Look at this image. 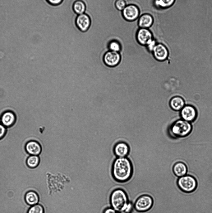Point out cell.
<instances>
[{"label":"cell","instance_id":"obj_1","mask_svg":"<svg viewBox=\"0 0 212 213\" xmlns=\"http://www.w3.org/2000/svg\"><path fill=\"white\" fill-rule=\"evenodd\" d=\"M112 174L113 178L118 182L128 180L132 174V166L130 160L127 157H117L112 164Z\"/></svg>","mask_w":212,"mask_h":213},{"label":"cell","instance_id":"obj_2","mask_svg":"<svg viewBox=\"0 0 212 213\" xmlns=\"http://www.w3.org/2000/svg\"><path fill=\"white\" fill-rule=\"evenodd\" d=\"M109 201L111 207L118 212H124L129 200L126 192L123 190L118 188L111 193Z\"/></svg>","mask_w":212,"mask_h":213},{"label":"cell","instance_id":"obj_3","mask_svg":"<svg viewBox=\"0 0 212 213\" xmlns=\"http://www.w3.org/2000/svg\"><path fill=\"white\" fill-rule=\"evenodd\" d=\"M192 129L191 123L181 119L175 120L171 125L168 132L172 137L182 138L189 135Z\"/></svg>","mask_w":212,"mask_h":213},{"label":"cell","instance_id":"obj_4","mask_svg":"<svg viewBox=\"0 0 212 213\" xmlns=\"http://www.w3.org/2000/svg\"><path fill=\"white\" fill-rule=\"evenodd\" d=\"M177 186L182 191L186 193L193 192L196 188L197 182L193 177L189 175L180 177L177 181Z\"/></svg>","mask_w":212,"mask_h":213},{"label":"cell","instance_id":"obj_5","mask_svg":"<svg viewBox=\"0 0 212 213\" xmlns=\"http://www.w3.org/2000/svg\"><path fill=\"white\" fill-rule=\"evenodd\" d=\"M153 204L154 201L151 196L143 195L138 197L134 203V208L138 212H145L152 208Z\"/></svg>","mask_w":212,"mask_h":213},{"label":"cell","instance_id":"obj_6","mask_svg":"<svg viewBox=\"0 0 212 213\" xmlns=\"http://www.w3.org/2000/svg\"><path fill=\"white\" fill-rule=\"evenodd\" d=\"M180 114L181 119L191 123L196 119L198 112L194 106L188 104L185 105L180 111Z\"/></svg>","mask_w":212,"mask_h":213},{"label":"cell","instance_id":"obj_7","mask_svg":"<svg viewBox=\"0 0 212 213\" xmlns=\"http://www.w3.org/2000/svg\"><path fill=\"white\" fill-rule=\"evenodd\" d=\"M139 14L138 8L133 4L126 6L122 11L123 17L126 20L129 21H133L136 19Z\"/></svg>","mask_w":212,"mask_h":213},{"label":"cell","instance_id":"obj_8","mask_svg":"<svg viewBox=\"0 0 212 213\" xmlns=\"http://www.w3.org/2000/svg\"><path fill=\"white\" fill-rule=\"evenodd\" d=\"M121 56L118 52L109 51L103 56V61L107 66L113 67L117 65L120 61Z\"/></svg>","mask_w":212,"mask_h":213},{"label":"cell","instance_id":"obj_9","mask_svg":"<svg viewBox=\"0 0 212 213\" xmlns=\"http://www.w3.org/2000/svg\"><path fill=\"white\" fill-rule=\"evenodd\" d=\"M136 39L140 44L147 46L153 40L151 32L148 29L140 28L136 35Z\"/></svg>","mask_w":212,"mask_h":213},{"label":"cell","instance_id":"obj_10","mask_svg":"<svg viewBox=\"0 0 212 213\" xmlns=\"http://www.w3.org/2000/svg\"><path fill=\"white\" fill-rule=\"evenodd\" d=\"M75 23L80 31L85 32L88 30L90 26V18L88 15L85 13L79 15L76 18Z\"/></svg>","mask_w":212,"mask_h":213},{"label":"cell","instance_id":"obj_11","mask_svg":"<svg viewBox=\"0 0 212 213\" xmlns=\"http://www.w3.org/2000/svg\"><path fill=\"white\" fill-rule=\"evenodd\" d=\"M152 52L154 58L158 61H164L168 56V49L165 46L161 43L156 44Z\"/></svg>","mask_w":212,"mask_h":213},{"label":"cell","instance_id":"obj_12","mask_svg":"<svg viewBox=\"0 0 212 213\" xmlns=\"http://www.w3.org/2000/svg\"><path fill=\"white\" fill-rule=\"evenodd\" d=\"M113 151L117 157H125L128 155L130 151V148L125 142H119L114 145Z\"/></svg>","mask_w":212,"mask_h":213},{"label":"cell","instance_id":"obj_13","mask_svg":"<svg viewBox=\"0 0 212 213\" xmlns=\"http://www.w3.org/2000/svg\"><path fill=\"white\" fill-rule=\"evenodd\" d=\"M26 152L30 155L38 156L42 151V147L38 142L31 140L27 143L25 145Z\"/></svg>","mask_w":212,"mask_h":213},{"label":"cell","instance_id":"obj_14","mask_svg":"<svg viewBox=\"0 0 212 213\" xmlns=\"http://www.w3.org/2000/svg\"><path fill=\"white\" fill-rule=\"evenodd\" d=\"M169 104L171 109L175 111H180L185 105L184 99L179 96L172 98L170 100Z\"/></svg>","mask_w":212,"mask_h":213},{"label":"cell","instance_id":"obj_15","mask_svg":"<svg viewBox=\"0 0 212 213\" xmlns=\"http://www.w3.org/2000/svg\"><path fill=\"white\" fill-rule=\"evenodd\" d=\"M153 21V18L151 15L144 14L140 17L138 25L140 28L148 29L152 25Z\"/></svg>","mask_w":212,"mask_h":213},{"label":"cell","instance_id":"obj_16","mask_svg":"<svg viewBox=\"0 0 212 213\" xmlns=\"http://www.w3.org/2000/svg\"><path fill=\"white\" fill-rule=\"evenodd\" d=\"M173 171L175 176L180 177L185 175L187 172V167L184 163L178 162L173 165Z\"/></svg>","mask_w":212,"mask_h":213},{"label":"cell","instance_id":"obj_17","mask_svg":"<svg viewBox=\"0 0 212 213\" xmlns=\"http://www.w3.org/2000/svg\"><path fill=\"white\" fill-rule=\"evenodd\" d=\"M15 118V115L13 113L10 111H7L2 114L1 120L3 125L9 127L14 123Z\"/></svg>","mask_w":212,"mask_h":213},{"label":"cell","instance_id":"obj_18","mask_svg":"<svg viewBox=\"0 0 212 213\" xmlns=\"http://www.w3.org/2000/svg\"><path fill=\"white\" fill-rule=\"evenodd\" d=\"M25 201L28 205L33 206L36 205L39 202V196L37 192L34 191L27 192L25 196Z\"/></svg>","mask_w":212,"mask_h":213},{"label":"cell","instance_id":"obj_19","mask_svg":"<svg viewBox=\"0 0 212 213\" xmlns=\"http://www.w3.org/2000/svg\"><path fill=\"white\" fill-rule=\"evenodd\" d=\"M72 8L74 12L76 14L80 15L85 12L86 8L85 2L82 0H76L74 2Z\"/></svg>","mask_w":212,"mask_h":213},{"label":"cell","instance_id":"obj_20","mask_svg":"<svg viewBox=\"0 0 212 213\" xmlns=\"http://www.w3.org/2000/svg\"><path fill=\"white\" fill-rule=\"evenodd\" d=\"M40 159L39 156L30 155L27 159L26 163L29 167L34 168L39 165Z\"/></svg>","mask_w":212,"mask_h":213},{"label":"cell","instance_id":"obj_21","mask_svg":"<svg viewBox=\"0 0 212 213\" xmlns=\"http://www.w3.org/2000/svg\"><path fill=\"white\" fill-rule=\"evenodd\" d=\"M175 1L174 0H155L154 1V4L157 7L164 9L170 7Z\"/></svg>","mask_w":212,"mask_h":213},{"label":"cell","instance_id":"obj_22","mask_svg":"<svg viewBox=\"0 0 212 213\" xmlns=\"http://www.w3.org/2000/svg\"><path fill=\"white\" fill-rule=\"evenodd\" d=\"M108 47L110 51L118 52L121 48L120 43L116 41H111L109 43Z\"/></svg>","mask_w":212,"mask_h":213},{"label":"cell","instance_id":"obj_23","mask_svg":"<svg viewBox=\"0 0 212 213\" xmlns=\"http://www.w3.org/2000/svg\"><path fill=\"white\" fill-rule=\"evenodd\" d=\"M27 213H44L43 206L40 204L32 206L29 209Z\"/></svg>","mask_w":212,"mask_h":213},{"label":"cell","instance_id":"obj_24","mask_svg":"<svg viewBox=\"0 0 212 213\" xmlns=\"http://www.w3.org/2000/svg\"><path fill=\"white\" fill-rule=\"evenodd\" d=\"M115 6L117 9L120 11H122L126 7V2L123 0H118L115 2Z\"/></svg>","mask_w":212,"mask_h":213},{"label":"cell","instance_id":"obj_25","mask_svg":"<svg viewBox=\"0 0 212 213\" xmlns=\"http://www.w3.org/2000/svg\"><path fill=\"white\" fill-rule=\"evenodd\" d=\"M156 45L155 41L153 40L150 42L146 46L147 49L150 51H153L154 47Z\"/></svg>","mask_w":212,"mask_h":213},{"label":"cell","instance_id":"obj_26","mask_svg":"<svg viewBox=\"0 0 212 213\" xmlns=\"http://www.w3.org/2000/svg\"><path fill=\"white\" fill-rule=\"evenodd\" d=\"M7 129L2 125L0 124V139L2 138L5 135Z\"/></svg>","mask_w":212,"mask_h":213},{"label":"cell","instance_id":"obj_27","mask_svg":"<svg viewBox=\"0 0 212 213\" xmlns=\"http://www.w3.org/2000/svg\"><path fill=\"white\" fill-rule=\"evenodd\" d=\"M48 3H49L50 4L53 5V6H57L60 4L63 1L62 0H48L46 1Z\"/></svg>","mask_w":212,"mask_h":213},{"label":"cell","instance_id":"obj_28","mask_svg":"<svg viewBox=\"0 0 212 213\" xmlns=\"http://www.w3.org/2000/svg\"><path fill=\"white\" fill-rule=\"evenodd\" d=\"M103 213H118V212L112 207H109L106 208Z\"/></svg>","mask_w":212,"mask_h":213},{"label":"cell","instance_id":"obj_29","mask_svg":"<svg viewBox=\"0 0 212 213\" xmlns=\"http://www.w3.org/2000/svg\"><path fill=\"white\" fill-rule=\"evenodd\" d=\"M118 213H126L122 211V212H118Z\"/></svg>","mask_w":212,"mask_h":213}]
</instances>
